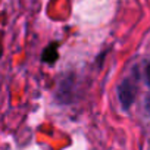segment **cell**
Listing matches in <instances>:
<instances>
[{
  "label": "cell",
  "instance_id": "obj_3",
  "mask_svg": "<svg viewBox=\"0 0 150 150\" xmlns=\"http://www.w3.org/2000/svg\"><path fill=\"white\" fill-rule=\"evenodd\" d=\"M146 77H147V83H149V86H150V63H149L147 68H146Z\"/></svg>",
  "mask_w": 150,
  "mask_h": 150
},
{
  "label": "cell",
  "instance_id": "obj_4",
  "mask_svg": "<svg viewBox=\"0 0 150 150\" xmlns=\"http://www.w3.org/2000/svg\"><path fill=\"white\" fill-rule=\"evenodd\" d=\"M146 108H147V110L150 112V97L147 99V103H146Z\"/></svg>",
  "mask_w": 150,
  "mask_h": 150
},
{
  "label": "cell",
  "instance_id": "obj_2",
  "mask_svg": "<svg viewBox=\"0 0 150 150\" xmlns=\"http://www.w3.org/2000/svg\"><path fill=\"white\" fill-rule=\"evenodd\" d=\"M57 59V50L54 46H50L44 50V54H43V60L49 62V63H53L54 60Z\"/></svg>",
  "mask_w": 150,
  "mask_h": 150
},
{
  "label": "cell",
  "instance_id": "obj_1",
  "mask_svg": "<svg viewBox=\"0 0 150 150\" xmlns=\"http://www.w3.org/2000/svg\"><path fill=\"white\" fill-rule=\"evenodd\" d=\"M118 96H119V100H121V105L124 109H128L132 105L134 97H135V86L132 84V81L129 78L122 81V84L118 88Z\"/></svg>",
  "mask_w": 150,
  "mask_h": 150
}]
</instances>
